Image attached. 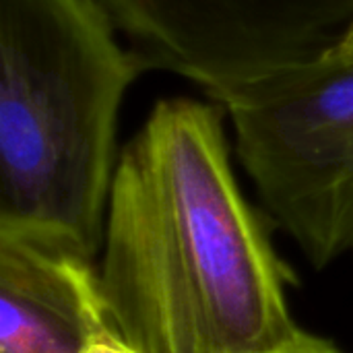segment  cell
I'll use <instances>...</instances> for the list:
<instances>
[{
  "instance_id": "2",
  "label": "cell",
  "mask_w": 353,
  "mask_h": 353,
  "mask_svg": "<svg viewBox=\"0 0 353 353\" xmlns=\"http://www.w3.org/2000/svg\"><path fill=\"white\" fill-rule=\"evenodd\" d=\"M145 70L95 0H0V230L99 256L120 110Z\"/></svg>"
},
{
  "instance_id": "7",
  "label": "cell",
  "mask_w": 353,
  "mask_h": 353,
  "mask_svg": "<svg viewBox=\"0 0 353 353\" xmlns=\"http://www.w3.org/2000/svg\"><path fill=\"white\" fill-rule=\"evenodd\" d=\"M81 353H141L137 347H132L126 339H122L114 329L103 331L97 335Z\"/></svg>"
},
{
  "instance_id": "6",
  "label": "cell",
  "mask_w": 353,
  "mask_h": 353,
  "mask_svg": "<svg viewBox=\"0 0 353 353\" xmlns=\"http://www.w3.org/2000/svg\"><path fill=\"white\" fill-rule=\"evenodd\" d=\"M256 353H341L331 341L323 339V337H316V335H310V333H302L298 339L285 343V345H279V347H273V350H267V352H256Z\"/></svg>"
},
{
  "instance_id": "4",
  "label": "cell",
  "mask_w": 353,
  "mask_h": 353,
  "mask_svg": "<svg viewBox=\"0 0 353 353\" xmlns=\"http://www.w3.org/2000/svg\"><path fill=\"white\" fill-rule=\"evenodd\" d=\"M157 68L207 95L310 62L353 25V0H95Z\"/></svg>"
},
{
  "instance_id": "3",
  "label": "cell",
  "mask_w": 353,
  "mask_h": 353,
  "mask_svg": "<svg viewBox=\"0 0 353 353\" xmlns=\"http://www.w3.org/2000/svg\"><path fill=\"white\" fill-rule=\"evenodd\" d=\"M209 99L269 215L325 269L343 259L353 217V25L323 56Z\"/></svg>"
},
{
  "instance_id": "1",
  "label": "cell",
  "mask_w": 353,
  "mask_h": 353,
  "mask_svg": "<svg viewBox=\"0 0 353 353\" xmlns=\"http://www.w3.org/2000/svg\"><path fill=\"white\" fill-rule=\"evenodd\" d=\"M225 116L213 99H159L122 149L97 273L112 329L141 353H256L304 333Z\"/></svg>"
},
{
  "instance_id": "5",
  "label": "cell",
  "mask_w": 353,
  "mask_h": 353,
  "mask_svg": "<svg viewBox=\"0 0 353 353\" xmlns=\"http://www.w3.org/2000/svg\"><path fill=\"white\" fill-rule=\"evenodd\" d=\"M93 261L66 240L0 230V353H81L112 329Z\"/></svg>"
}]
</instances>
